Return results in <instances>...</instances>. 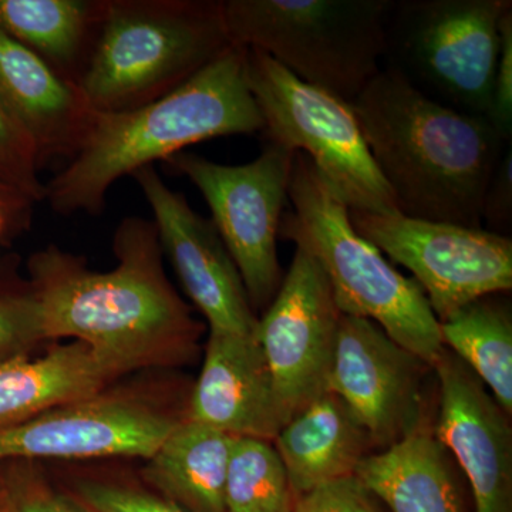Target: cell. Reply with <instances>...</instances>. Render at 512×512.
I'll return each mask as SVG.
<instances>
[{
  "label": "cell",
  "mask_w": 512,
  "mask_h": 512,
  "mask_svg": "<svg viewBox=\"0 0 512 512\" xmlns=\"http://www.w3.org/2000/svg\"><path fill=\"white\" fill-rule=\"evenodd\" d=\"M26 224H29V222L16 217V215L12 214L8 208L3 207V205L0 204V238H2V235L5 234L9 228Z\"/></svg>",
  "instance_id": "obj_33"
},
{
  "label": "cell",
  "mask_w": 512,
  "mask_h": 512,
  "mask_svg": "<svg viewBox=\"0 0 512 512\" xmlns=\"http://www.w3.org/2000/svg\"><path fill=\"white\" fill-rule=\"evenodd\" d=\"M234 46L222 0H106L79 86L90 109H137L174 92Z\"/></svg>",
  "instance_id": "obj_5"
},
{
  "label": "cell",
  "mask_w": 512,
  "mask_h": 512,
  "mask_svg": "<svg viewBox=\"0 0 512 512\" xmlns=\"http://www.w3.org/2000/svg\"><path fill=\"white\" fill-rule=\"evenodd\" d=\"M511 0H394L387 26L392 63L431 99L487 117Z\"/></svg>",
  "instance_id": "obj_8"
},
{
  "label": "cell",
  "mask_w": 512,
  "mask_h": 512,
  "mask_svg": "<svg viewBox=\"0 0 512 512\" xmlns=\"http://www.w3.org/2000/svg\"><path fill=\"white\" fill-rule=\"evenodd\" d=\"M247 79L264 119L266 143L311 158L349 210L394 214L352 103L302 82L272 57L247 49Z\"/></svg>",
  "instance_id": "obj_7"
},
{
  "label": "cell",
  "mask_w": 512,
  "mask_h": 512,
  "mask_svg": "<svg viewBox=\"0 0 512 512\" xmlns=\"http://www.w3.org/2000/svg\"><path fill=\"white\" fill-rule=\"evenodd\" d=\"M444 348L480 379L508 416L512 414V315L501 293L483 296L441 320Z\"/></svg>",
  "instance_id": "obj_23"
},
{
  "label": "cell",
  "mask_w": 512,
  "mask_h": 512,
  "mask_svg": "<svg viewBox=\"0 0 512 512\" xmlns=\"http://www.w3.org/2000/svg\"><path fill=\"white\" fill-rule=\"evenodd\" d=\"M394 0H222L234 45L353 103L382 70Z\"/></svg>",
  "instance_id": "obj_6"
},
{
  "label": "cell",
  "mask_w": 512,
  "mask_h": 512,
  "mask_svg": "<svg viewBox=\"0 0 512 512\" xmlns=\"http://www.w3.org/2000/svg\"><path fill=\"white\" fill-rule=\"evenodd\" d=\"M106 0H0V30L79 84Z\"/></svg>",
  "instance_id": "obj_22"
},
{
  "label": "cell",
  "mask_w": 512,
  "mask_h": 512,
  "mask_svg": "<svg viewBox=\"0 0 512 512\" xmlns=\"http://www.w3.org/2000/svg\"><path fill=\"white\" fill-rule=\"evenodd\" d=\"M131 177L153 211L161 248L210 332L255 335L259 318L212 221L192 210L183 194L171 190L154 165Z\"/></svg>",
  "instance_id": "obj_13"
},
{
  "label": "cell",
  "mask_w": 512,
  "mask_h": 512,
  "mask_svg": "<svg viewBox=\"0 0 512 512\" xmlns=\"http://www.w3.org/2000/svg\"><path fill=\"white\" fill-rule=\"evenodd\" d=\"M340 316L318 261L296 248L289 271L255 330L285 424L328 392Z\"/></svg>",
  "instance_id": "obj_11"
},
{
  "label": "cell",
  "mask_w": 512,
  "mask_h": 512,
  "mask_svg": "<svg viewBox=\"0 0 512 512\" xmlns=\"http://www.w3.org/2000/svg\"><path fill=\"white\" fill-rule=\"evenodd\" d=\"M295 154L265 143L261 156L247 164L215 163L185 151L165 161L198 188L210 207L212 224L237 265L254 311L268 308L284 279L279 225Z\"/></svg>",
  "instance_id": "obj_9"
},
{
  "label": "cell",
  "mask_w": 512,
  "mask_h": 512,
  "mask_svg": "<svg viewBox=\"0 0 512 512\" xmlns=\"http://www.w3.org/2000/svg\"><path fill=\"white\" fill-rule=\"evenodd\" d=\"M79 493L94 512H185L156 495L121 485L84 481L79 485Z\"/></svg>",
  "instance_id": "obj_27"
},
{
  "label": "cell",
  "mask_w": 512,
  "mask_h": 512,
  "mask_svg": "<svg viewBox=\"0 0 512 512\" xmlns=\"http://www.w3.org/2000/svg\"><path fill=\"white\" fill-rule=\"evenodd\" d=\"M0 204L8 208L16 217L28 222L30 221V211H32L33 202L28 200L25 195L8 187V185L0 184Z\"/></svg>",
  "instance_id": "obj_32"
},
{
  "label": "cell",
  "mask_w": 512,
  "mask_h": 512,
  "mask_svg": "<svg viewBox=\"0 0 512 512\" xmlns=\"http://www.w3.org/2000/svg\"><path fill=\"white\" fill-rule=\"evenodd\" d=\"M45 340L39 305L32 289L22 293L0 292V355L16 356V350Z\"/></svg>",
  "instance_id": "obj_26"
},
{
  "label": "cell",
  "mask_w": 512,
  "mask_h": 512,
  "mask_svg": "<svg viewBox=\"0 0 512 512\" xmlns=\"http://www.w3.org/2000/svg\"><path fill=\"white\" fill-rule=\"evenodd\" d=\"M40 161L28 134L0 103V184L25 195L33 204L45 200Z\"/></svg>",
  "instance_id": "obj_25"
},
{
  "label": "cell",
  "mask_w": 512,
  "mask_h": 512,
  "mask_svg": "<svg viewBox=\"0 0 512 512\" xmlns=\"http://www.w3.org/2000/svg\"><path fill=\"white\" fill-rule=\"evenodd\" d=\"M235 437L185 417L148 458L146 478L185 512H225Z\"/></svg>",
  "instance_id": "obj_21"
},
{
  "label": "cell",
  "mask_w": 512,
  "mask_h": 512,
  "mask_svg": "<svg viewBox=\"0 0 512 512\" xmlns=\"http://www.w3.org/2000/svg\"><path fill=\"white\" fill-rule=\"evenodd\" d=\"M488 120L498 133L510 141L512 138V9L501 20L500 53L493 84V99Z\"/></svg>",
  "instance_id": "obj_30"
},
{
  "label": "cell",
  "mask_w": 512,
  "mask_h": 512,
  "mask_svg": "<svg viewBox=\"0 0 512 512\" xmlns=\"http://www.w3.org/2000/svg\"><path fill=\"white\" fill-rule=\"evenodd\" d=\"M178 421L136 400L97 394L0 427V461L99 457L148 460Z\"/></svg>",
  "instance_id": "obj_14"
},
{
  "label": "cell",
  "mask_w": 512,
  "mask_h": 512,
  "mask_svg": "<svg viewBox=\"0 0 512 512\" xmlns=\"http://www.w3.org/2000/svg\"><path fill=\"white\" fill-rule=\"evenodd\" d=\"M355 477L392 512H461L450 453L427 424L367 456Z\"/></svg>",
  "instance_id": "obj_20"
},
{
  "label": "cell",
  "mask_w": 512,
  "mask_h": 512,
  "mask_svg": "<svg viewBox=\"0 0 512 512\" xmlns=\"http://www.w3.org/2000/svg\"><path fill=\"white\" fill-rule=\"evenodd\" d=\"M481 228L501 237L512 231V148L508 144L495 165L481 204Z\"/></svg>",
  "instance_id": "obj_29"
},
{
  "label": "cell",
  "mask_w": 512,
  "mask_h": 512,
  "mask_svg": "<svg viewBox=\"0 0 512 512\" xmlns=\"http://www.w3.org/2000/svg\"><path fill=\"white\" fill-rule=\"evenodd\" d=\"M295 512H384L355 476L322 485L303 495Z\"/></svg>",
  "instance_id": "obj_28"
},
{
  "label": "cell",
  "mask_w": 512,
  "mask_h": 512,
  "mask_svg": "<svg viewBox=\"0 0 512 512\" xmlns=\"http://www.w3.org/2000/svg\"><path fill=\"white\" fill-rule=\"evenodd\" d=\"M9 500L5 495L0 494V512H5L8 508Z\"/></svg>",
  "instance_id": "obj_34"
},
{
  "label": "cell",
  "mask_w": 512,
  "mask_h": 512,
  "mask_svg": "<svg viewBox=\"0 0 512 512\" xmlns=\"http://www.w3.org/2000/svg\"><path fill=\"white\" fill-rule=\"evenodd\" d=\"M272 444L298 498L355 476L359 464L375 453L365 427L330 390L296 413Z\"/></svg>",
  "instance_id": "obj_18"
},
{
  "label": "cell",
  "mask_w": 512,
  "mask_h": 512,
  "mask_svg": "<svg viewBox=\"0 0 512 512\" xmlns=\"http://www.w3.org/2000/svg\"><path fill=\"white\" fill-rule=\"evenodd\" d=\"M187 417L232 437L275 440L284 417L255 335L210 332Z\"/></svg>",
  "instance_id": "obj_16"
},
{
  "label": "cell",
  "mask_w": 512,
  "mask_h": 512,
  "mask_svg": "<svg viewBox=\"0 0 512 512\" xmlns=\"http://www.w3.org/2000/svg\"><path fill=\"white\" fill-rule=\"evenodd\" d=\"M349 217L357 234L412 272L439 322L478 298L511 291V237L400 212L349 210Z\"/></svg>",
  "instance_id": "obj_10"
},
{
  "label": "cell",
  "mask_w": 512,
  "mask_h": 512,
  "mask_svg": "<svg viewBox=\"0 0 512 512\" xmlns=\"http://www.w3.org/2000/svg\"><path fill=\"white\" fill-rule=\"evenodd\" d=\"M114 252L119 264L107 272L90 271L56 247L33 256L30 289L45 340L73 338L126 373L183 362L200 326L164 274L154 221L124 218Z\"/></svg>",
  "instance_id": "obj_1"
},
{
  "label": "cell",
  "mask_w": 512,
  "mask_h": 512,
  "mask_svg": "<svg viewBox=\"0 0 512 512\" xmlns=\"http://www.w3.org/2000/svg\"><path fill=\"white\" fill-rule=\"evenodd\" d=\"M352 106L400 214L481 228L485 188L511 144L487 117L431 99L392 66Z\"/></svg>",
  "instance_id": "obj_2"
},
{
  "label": "cell",
  "mask_w": 512,
  "mask_h": 512,
  "mask_svg": "<svg viewBox=\"0 0 512 512\" xmlns=\"http://www.w3.org/2000/svg\"><path fill=\"white\" fill-rule=\"evenodd\" d=\"M298 500L274 444L235 437L225 481V512H295Z\"/></svg>",
  "instance_id": "obj_24"
},
{
  "label": "cell",
  "mask_w": 512,
  "mask_h": 512,
  "mask_svg": "<svg viewBox=\"0 0 512 512\" xmlns=\"http://www.w3.org/2000/svg\"><path fill=\"white\" fill-rule=\"evenodd\" d=\"M5 512H87L73 501L62 495L37 491L18 501H10Z\"/></svg>",
  "instance_id": "obj_31"
},
{
  "label": "cell",
  "mask_w": 512,
  "mask_h": 512,
  "mask_svg": "<svg viewBox=\"0 0 512 512\" xmlns=\"http://www.w3.org/2000/svg\"><path fill=\"white\" fill-rule=\"evenodd\" d=\"M288 201L292 210L282 215L279 238L318 261L339 311L372 320L433 369L446 348L423 289L357 234L348 205L302 153L293 158Z\"/></svg>",
  "instance_id": "obj_4"
},
{
  "label": "cell",
  "mask_w": 512,
  "mask_h": 512,
  "mask_svg": "<svg viewBox=\"0 0 512 512\" xmlns=\"http://www.w3.org/2000/svg\"><path fill=\"white\" fill-rule=\"evenodd\" d=\"M433 370L439 382L433 431L466 474L476 512H512L510 416L450 350H443Z\"/></svg>",
  "instance_id": "obj_15"
},
{
  "label": "cell",
  "mask_w": 512,
  "mask_h": 512,
  "mask_svg": "<svg viewBox=\"0 0 512 512\" xmlns=\"http://www.w3.org/2000/svg\"><path fill=\"white\" fill-rule=\"evenodd\" d=\"M124 373L82 342L59 346L35 359H0V427L97 396Z\"/></svg>",
  "instance_id": "obj_19"
},
{
  "label": "cell",
  "mask_w": 512,
  "mask_h": 512,
  "mask_svg": "<svg viewBox=\"0 0 512 512\" xmlns=\"http://www.w3.org/2000/svg\"><path fill=\"white\" fill-rule=\"evenodd\" d=\"M0 103L28 134L40 165L72 158L93 111L79 86L0 30Z\"/></svg>",
  "instance_id": "obj_17"
},
{
  "label": "cell",
  "mask_w": 512,
  "mask_h": 512,
  "mask_svg": "<svg viewBox=\"0 0 512 512\" xmlns=\"http://www.w3.org/2000/svg\"><path fill=\"white\" fill-rule=\"evenodd\" d=\"M264 119L247 79V49L234 45L183 86L137 109L93 111L69 163L46 184L56 214L99 215L111 185L192 144L256 134Z\"/></svg>",
  "instance_id": "obj_3"
},
{
  "label": "cell",
  "mask_w": 512,
  "mask_h": 512,
  "mask_svg": "<svg viewBox=\"0 0 512 512\" xmlns=\"http://www.w3.org/2000/svg\"><path fill=\"white\" fill-rule=\"evenodd\" d=\"M429 370L372 320L340 316L329 390L365 427L375 453L426 424L423 384Z\"/></svg>",
  "instance_id": "obj_12"
}]
</instances>
